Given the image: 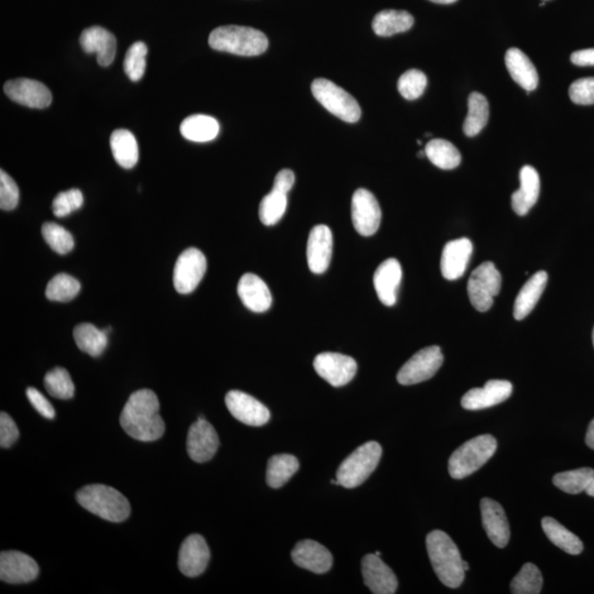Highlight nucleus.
<instances>
[{
	"label": "nucleus",
	"mask_w": 594,
	"mask_h": 594,
	"mask_svg": "<svg viewBox=\"0 0 594 594\" xmlns=\"http://www.w3.org/2000/svg\"><path fill=\"white\" fill-rule=\"evenodd\" d=\"M159 411L160 403L155 392L145 389L132 393L122 412V428L139 442H155L165 430Z\"/></svg>",
	"instance_id": "1"
},
{
	"label": "nucleus",
	"mask_w": 594,
	"mask_h": 594,
	"mask_svg": "<svg viewBox=\"0 0 594 594\" xmlns=\"http://www.w3.org/2000/svg\"><path fill=\"white\" fill-rule=\"evenodd\" d=\"M429 557L436 574L446 587L456 589L464 581L463 560L457 545L443 530H433L426 538Z\"/></svg>",
	"instance_id": "2"
},
{
	"label": "nucleus",
	"mask_w": 594,
	"mask_h": 594,
	"mask_svg": "<svg viewBox=\"0 0 594 594\" xmlns=\"http://www.w3.org/2000/svg\"><path fill=\"white\" fill-rule=\"evenodd\" d=\"M76 499L90 513L113 523H121L131 515L129 501L112 487L86 486L76 493Z\"/></svg>",
	"instance_id": "3"
},
{
	"label": "nucleus",
	"mask_w": 594,
	"mask_h": 594,
	"mask_svg": "<svg viewBox=\"0 0 594 594\" xmlns=\"http://www.w3.org/2000/svg\"><path fill=\"white\" fill-rule=\"evenodd\" d=\"M208 42L214 50L242 56L260 55L265 54L269 47V40L265 33L257 29L241 26L215 29L210 33Z\"/></svg>",
	"instance_id": "4"
},
{
	"label": "nucleus",
	"mask_w": 594,
	"mask_h": 594,
	"mask_svg": "<svg viewBox=\"0 0 594 594\" xmlns=\"http://www.w3.org/2000/svg\"><path fill=\"white\" fill-rule=\"evenodd\" d=\"M497 448V442L492 435H481L468 440L452 454L448 462L450 476L463 479L476 472L492 458Z\"/></svg>",
	"instance_id": "5"
},
{
	"label": "nucleus",
	"mask_w": 594,
	"mask_h": 594,
	"mask_svg": "<svg viewBox=\"0 0 594 594\" xmlns=\"http://www.w3.org/2000/svg\"><path fill=\"white\" fill-rule=\"evenodd\" d=\"M381 456L382 448L377 442H368L358 447L338 468L339 486L347 488L361 486L376 471Z\"/></svg>",
	"instance_id": "6"
},
{
	"label": "nucleus",
	"mask_w": 594,
	"mask_h": 594,
	"mask_svg": "<svg viewBox=\"0 0 594 594\" xmlns=\"http://www.w3.org/2000/svg\"><path fill=\"white\" fill-rule=\"evenodd\" d=\"M311 93L320 105L346 123H357L361 109L352 96L328 80L318 79L311 84Z\"/></svg>",
	"instance_id": "7"
},
{
	"label": "nucleus",
	"mask_w": 594,
	"mask_h": 594,
	"mask_svg": "<svg viewBox=\"0 0 594 594\" xmlns=\"http://www.w3.org/2000/svg\"><path fill=\"white\" fill-rule=\"evenodd\" d=\"M502 276L495 263L487 261L472 272L468 281V295L474 309L487 311L492 308L493 299L499 295Z\"/></svg>",
	"instance_id": "8"
},
{
	"label": "nucleus",
	"mask_w": 594,
	"mask_h": 594,
	"mask_svg": "<svg viewBox=\"0 0 594 594\" xmlns=\"http://www.w3.org/2000/svg\"><path fill=\"white\" fill-rule=\"evenodd\" d=\"M444 356L438 346L421 349L397 373L402 386H413L432 378L443 366Z\"/></svg>",
	"instance_id": "9"
},
{
	"label": "nucleus",
	"mask_w": 594,
	"mask_h": 594,
	"mask_svg": "<svg viewBox=\"0 0 594 594\" xmlns=\"http://www.w3.org/2000/svg\"><path fill=\"white\" fill-rule=\"evenodd\" d=\"M206 270L208 260L199 249L190 248L182 252L174 267L175 290L181 294L191 293L202 281Z\"/></svg>",
	"instance_id": "10"
},
{
	"label": "nucleus",
	"mask_w": 594,
	"mask_h": 594,
	"mask_svg": "<svg viewBox=\"0 0 594 594\" xmlns=\"http://www.w3.org/2000/svg\"><path fill=\"white\" fill-rule=\"evenodd\" d=\"M352 217L354 229L361 236L370 237L380 227L382 213L376 196L365 189L354 191L352 200Z\"/></svg>",
	"instance_id": "11"
},
{
	"label": "nucleus",
	"mask_w": 594,
	"mask_h": 594,
	"mask_svg": "<svg viewBox=\"0 0 594 594\" xmlns=\"http://www.w3.org/2000/svg\"><path fill=\"white\" fill-rule=\"evenodd\" d=\"M314 369L330 386L340 387L352 380L356 376L358 365L353 358L344 354L323 352L314 359Z\"/></svg>",
	"instance_id": "12"
},
{
	"label": "nucleus",
	"mask_w": 594,
	"mask_h": 594,
	"mask_svg": "<svg viewBox=\"0 0 594 594\" xmlns=\"http://www.w3.org/2000/svg\"><path fill=\"white\" fill-rule=\"evenodd\" d=\"M230 414L241 423L249 426H263L271 419L270 411L265 405L242 391H230L225 397Z\"/></svg>",
	"instance_id": "13"
},
{
	"label": "nucleus",
	"mask_w": 594,
	"mask_h": 594,
	"mask_svg": "<svg viewBox=\"0 0 594 594\" xmlns=\"http://www.w3.org/2000/svg\"><path fill=\"white\" fill-rule=\"evenodd\" d=\"M9 98L23 106L43 109L49 107L52 94L40 81L29 79H17L7 81L4 86Z\"/></svg>",
	"instance_id": "14"
},
{
	"label": "nucleus",
	"mask_w": 594,
	"mask_h": 594,
	"mask_svg": "<svg viewBox=\"0 0 594 594\" xmlns=\"http://www.w3.org/2000/svg\"><path fill=\"white\" fill-rule=\"evenodd\" d=\"M188 454L195 462H209L216 454L219 438L216 430L204 418L191 426L188 434Z\"/></svg>",
	"instance_id": "15"
},
{
	"label": "nucleus",
	"mask_w": 594,
	"mask_h": 594,
	"mask_svg": "<svg viewBox=\"0 0 594 594\" xmlns=\"http://www.w3.org/2000/svg\"><path fill=\"white\" fill-rule=\"evenodd\" d=\"M39 566L30 556L21 552H3L0 555V579L2 581L21 584L35 581Z\"/></svg>",
	"instance_id": "16"
},
{
	"label": "nucleus",
	"mask_w": 594,
	"mask_h": 594,
	"mask_svg": "<svg viewBox=\"0 0 594 594\" xmlns=\"http://www.w3.org/2000/svg\"><path fill=\"white\" fill-rule=\"evenodd\" d=\"M210 552L203 536H189L181 546L179 569L186 577L200 576L208 566Z\"/></svg>",
	"instance_id": "17"
},
{
	"label": "nucleus",
	"mask_w": 594,
	"mask_h": 594,
	"mask_svg": "<svg viewBox=\"0 0 594 594\" xmlns=\"http://www.w3.org/2000/svg\"><path fill=\"white\" fill-rule=\"evenodd\" d=\"M513 386L509 381L491 380L483 387L472 389L463 395L462 405L464 410L479 411L488 409L509 399Z\"/></svg>",
	"instance_id": "18"
},
{
	"label": "nucleus",
	"mask_w": 594,
	"mask_h": 594,
	"mask_svg": "<svg viewBox=\"0 0 594 594\" xmlns=\"http://www.w3.org/2000/svg\"><path fill=\"white\" fill-rule=\"evenodd\" d=\"M363 581L375 594H393L396 592L397 579L393 570L383 563L380 556L366 555L361 563Z\"/></svg>",
	"instance_id": "19"
},
{
	"label": "nucleus",
	"mask_w": 594,
	"mask_h": 594,
	"mask_svg": "<svg viewBox=\"0 0 594 594\" xmlns=\"http://www.w3.org/2000/svg\"><path fill=\"white\" fill-rule=\"evenodd\" d=\"M482 525L488 539L499 548H505L510 541L511 530L509 521L500 503L495 500H481Z\"/></svg>",
	"instance_id": "20"
},
{
	"label": "nucleus",
	"mask_w": 594,
	"mask_h": 594,
	"mask_svg": "<svg viewBox=\"0 0 594 594\" xmlns=\"http://www.w3.org/2000/svg\"><path fill=\"white\" fill-rule=\"evenodd\" d=\"M292 559L296 566L322 574L333 567V556L325 546L318 541L305 539L295 545L292 550Z\"/></svg>",
	"instance_id": "21"
},
{
	"label": "nucleus",
	"mask_w": 594,
	"mask_h": 594,
	"mask_svg": "<svg viewBox=\"0 0 594 594\" xmlns=\"http://www.w3.org/2000/svg\"><path fill=\"white\" fill-rule=\"evenodd\" d=\"M333 256V233L326 225L311 229L308 242V262L310 270L322 275L328 269Z\"/></svg>",
	"instance_id": "22"
},
{
	"label": "nucleus",
	"mask_w": 594,
	"mask_h": 594,
	"mask_svg": "<svg viewBox=\"0 0 594 594\" xmlns=\"http://www.w3.org/2000/svg\"><path fill=\"white\" fill-rule=\"evenodd\" d=\"M473 252V244L467 238H460L446 243L440 269L446 280L460 279L466 272Z\"/></svg>",
	"instance_id": "23"
},
{
	"label": "nucleus",
	"mask_w": 594,
	"mask_h": 594,
	"mask_svg": "<svg viewBox=\"0 0 594 594\" xmlns=\"http://www.w3.org/2000/svg\"><path fill=\"white\" fill-rule=\"evenodd\" d=\"M80 42L86 54L98 55V62L100 66H109L116 56V38L106 29L102 27H92L85 29L81 32Z\"/></svg>",
	"instance_id": "24"
},
{
	"label": "nucleus",
	"mask_w": 594,
	"mask_h": 594,
	"mask_svg": "<svg viewBox=\"0 0 594 594\" xmlns=\"http://www.w3.org/2000/svg\"><path fill=\"white\" fill-rule=\"evenodd\" d=\"M402 276H403V272L396 259H387L378 267L375 276H373V284H375L378 300L382 304L395 305Z\"/></svg>",
	"instance_id": "25"
},
{
	"label": "nucleus",
	"mask_w": 594,
	"mask_h": 594,
	"mask_svg": "<svg viewBox=\"0 0 594 594\" xmlns=\"http://www.w3.org/2000/svg\"><path fill=\"white\" fill-rule=\"evenodd\" d=\"M238 295L244 306L255 313H265L271 308L272 295L265 281L252 273H246L238 284Z\"/></svg>",
	"instance_id": "26"
},
{
	"label": "nucleus",
	"mask_w": 594,
	"mask_h": 594,
	"mask_svg": "<svg viewBox=\"0 0 594 594\" xmlns=\"http://www.w3.org/2000/svg\"><path fill=\"white\" fill-rule=\"evenodd\" d=\"M521 188L512 194V208L519 216H525L538 203L540 180L533 166L525 165L520 172Z\"/></svg>",
	"instance_id": "27"
},
{
	"label": "nucleus",
	"mask_w": 594,
	"mask_h": 594,
	"mask_svg": "<svg viewBox=\"0 0 594 594\" xmlns=\"http://www.w3.org/2000/svg\"><path fill=\"white\" fill-rule=\"evenodd\" d=\"M505 64L512 79L526 92H533L538 89V71L523 51L517 49V47H511L505 55Z\"/></svg>",
	"instance_id": "28"
},
{
	"label": "nucleus",
	"mask_w": 594,
	"mask_h": 594,
	"mask_svg": "<svg viewBox=\"0 0 594 594\" xmlns=\"http://www.w3.org/2000/svg\"><path fill=\"white\" fill-rule=\"evenodd\" d=\"M547 281L548 276L545 271H539L531 276L530 280H527L515 300V319H524L530 314V311L539 303L541 294L544 293Z\"/></svg>",
	"instance_id": "29"
},
{
	"label": "nucleus",
	"mask_w": 594,
	"mask_h": 594,
	"mask_svg": "<svg viewBox=\"0 0 594 594\" xmlns=\"http://www.w3.org/2000/svg\"><path fill=\"white\" fill-rule=\"evenodd\" d=\"M115 160L123 169H132L139 160L138 142L135 136L126 129H117L110 137Z\"/></svg>",
	"instance_id": "30"
},
{
	"label": "nucleus",
	"mask_w": 594,
	"mask_h": 594,
	"mask_svg": "<svg viewBox=\"0 0 594 594\" xmlns=\"http://www.w3.org/2000/svg\"><path fill=\"white\" fill-rule=\"evenodd\" d=\"M180 132L182 136L190 141L208 142L218 136L219 123L216 119L208 115H194L184 119Z\"/></svg>",
	"instance_id": "31"
},
{
	"label": "nucleus",
	"mask_w": 594,
	"mask_h": 594,
	"mask_svg": "<svg viewBox=\"0 0 594 594\" xmlns=\"http://www.w3.org/2000/svg\"><path fill=\"white\" fill-rule=\"evenodd\" d=\"M414 25V18L403 11H383L376 14L372 28L378 37H391L396 33L410 30Z\"/></svg>",
	"instance_id": "32"
},
{
	"label": "nucleus",
	"mask_w": 594,
	"mask_h": 594,
	"mask_svg": "<svg viewBox=\"0 0 594 594\" xmlns=\"http://www.w3.org/2000/svg\"><path fill=\"white\" fill-rule=\"evenodd\" d=\"M541 526L547 538L555 546L563 549L564 553L570 555H579L582 553L583 544L577 535L568 530L566 527L553 519V517H544L541 520Z\"/></svg>",
	"instance_id": "33"
},
{
	"label": "nucleus",
	"mask_w": 594,
	"mask_h": 594,
	"mask_svg": "<svg viewBox=\"0 0 594 594\" xmlns=\"http://www.w3.org/2000/svg\"><path fill=\"white\" fill-rule=\"evenodd\" d=\"M73 336L80 351L92 357H99L108 344V335L89 323L76 326Z\"/></svg>",
	"instance_id": "34"
},
{
	"label": "nucleus",
	"mask_w": 594,
	"mask_h": 594,
	"mask_svg": "<svg viewBox=\"0 0 594 594\" xmlns=\"http://www.w3.org/2000/svg\"><path fill=\"white\" fill-rule=\"evenodd\" d=\"M490 115L486 96L474 92L468 98V115L463 123V132L468 137L479 135L487 126Z\"/></svg>",
	"instance_id": "35"
},
{
	"label": "nucleus",
	"mask_w": 594,
	"mask_h": 594,
	"mask_svg": "<svg viewBox=\"0 0 594 594\" xmlns=\"http://www.w3.org/2000/svg\"><path fill=\"white\" fill-rule=\"evenodd\" d=\"M299 460L292 454H276L267 462V485L273 488L284 487L299 471Z\"/></svg>",
	"instance_id": "36"
},
{
	"label": "nucleus",
	"mask_w": 594,
	"mask_h": 594,
	"mask_svg": "<svg viewBox=\"0 0 594 594\" xmlns=\"http://www.w3.org/2000/svg\"><path fill=\"white\" fill-rule=\"evenodd\" d=\"M426 157L442 170H454L462 163V155L452 142L433 139L425 147Z\"/></svg>",
	"instance_id": "37"
},
{
	"label": "nucleus",
	"mask_w": 594,
	"mask_h": 594,
	"mask_svg": "<svg viewBox=\"0 0 594 594\" xmlns=\"http://www.w3.org/2000/svg\"><path fill=\"white\" fill-rule=\"evenodd\" d=\"M594 479V469L581 468L577 471H564L556 474L554 485L569 495H578L587 490Z\"/></svg>",
	"instance_id": "38"
},
{
	"label": "nucleus",
	"mask_w": 594,
	"mask_h": 594,
	"mask_svg": "<svg viewBox=\"0 0 594 594\" xmlns=\"http://www.w3.org/2000/svg\"><path fill=\"white\" fill-rule=\"evenodd\" d=\"M287 194L281 193L279 191L272 190L269 194L265 196L259 208V216L263 225L273 226L279 223L286 212Z\"/></svg>",
	"instance_id": "39"
},
{
	"label": "nucleus",
	"mask_w": 594,
	"mask_h": 594,
	"mask_svg": "<svg viewBox=\"0 0 594 594\" xmlns=\"http://www.w3.org/2000/svg\"><path fill=\"white\" fill-rule=\"evenodd\" d=\"M543 576L534 564L527 563L511 582V592L514 594H539L543 589Z\"/></svg>",
	"instance_id": "40"
},
{
	"label": "nucleus",
	"mask_w": 594,
	"mask_h": 594,
	"mask_svg": "<svg viewBox=\"0 0 594 594\" xmlns=\"http://www.w3.org/2000/svg\"><path fill=\"white\" fill-rule=\"evenodd\" d=\"M81 284L75 277L60 273L47 286V300L55 301H70L80 293Z\"/></svg>",
	"instance_id": "41"
},
{
	"label": "nucleus",
	"mask_w": 594,
	"mask_h": 594,
	"mask_svg": "<svg viewBox=\"0 0 594 594\" xmlns=\"http://www.w3.org/2000/svg\"><path fill=\"white\" fill-rule=\"evenodd\" d=\"M46 390L56 399L69 400L74 396L75 386L70 373L64 368H55L45 378Z\"/></svg>",
	"instance_id": "42"
},
{
	"label": "nucleus",
	"mask_w": 594,
	"mask_h": 594,
	"mask_svg": "<svg viewBox=\"0 0 594 594\" xmlns=\"http://www.w3.org/2000/svg\"><path fill=\"white\" fill-rule=\"evenodd\" d=\"M42 236L51 247L52 250L59 255L73 250L74 239L71 233L60 225L55 223H47L42 226Z\"/></svg>",
	"instance_id": "43"
},
{
	"label": "nucleus",
	"mask_w": 594,
	"mask_h": 594,
	"mask_svg": "<svg viewBox=\"0 0 594 594\" xmlns=\"http://www.w3.org/2000/svg\"><path fill=\"white\" fill-rule=\"evenodd\" d=\"M148 55V47L146 43L141 41L133 43L129 47L126 57H124L123 68L128 75V78L132 81H140L145 75Z\"/></svg>",
	"instance_id": "44"
},
{
	"label": "nucleus",
	"mask_w": 594,
	"mask_h": 594,
	"mask_svg": "<svg viewBox=\"0 0 594 594\" xmlns=\"http://www.w3.org/2000/svg\"><path fill=\"white\" fill-rule=\"evenodd\" d=\"M428 86V78L420 70H410L405 72L397 81V89L407 100H415L424 94Z\"/></svg>",
	"instance_id": "45"
},
{
	"label": "nucleus",
	"mask_w": 594,
	"mask_h": 594,
	"mask_svg": "<svg viewBox=\"0 0 594 594\" xmlns=\"http://www.w3.org/2000/svg\"><path fill=\"white\" fill-rule=\"evenodd\" d=\"M84 198L81 191L78 189H72L66 191H61L52 204V209L56 217H66L71 213L75 212L83 206Z\"/></svg>",
	"instance_id": "46"
},
{
	"label": "nucleus",
	"mask_w": 594,
	"mask_h": 594,
	"mask_svg": "<svg viewBox=\"0 0 594 594\" xmlns=\"http://www.w3.org/2000/svg\"><path fill=\"white\" fill-rule=\"evenodd\" d=\"M19 203V189L16 182L4 170L0 171V208L13 210Z\"/></svg>",
	"instance_id": "47"
},
{
	"label": "nucleus",
	"mask_w": 594,
	"mask_h": 594,
	"mask_svg": "<svg viewBox=\"0 0 594 594\" xmlns=\"http://www.w3.org/2000/svg\"><path fill=\"white\" fill-rule=\"evenodd\" d=\"M569 98L577 105L594 104V78L581 79L570 85Z\"/></svg>",
	"instance_id": "48"
},
{
	"label": "nucleus",
	"mask_w": 594,
	"mask_h": 594,
	"mask_svg": "<svg viewBox=\"0 0 594 594\" xmlns=\"http://www.w3.org/2000/svg\"><path fill=\"white\" fill-rule=\"evenodd\" d=\"M19 429L14 420L7 413L0 414V446L9 448L17 442Z\"/></svg>",
	"instance_id": "49"
},
{
	"label": "nucleus",
	"mask_w": 594,
	"mask_h": 594,
	"mask_svg": "<svg viewBox=\"0 0 594 594\" xmlns=\"http://www.w3.org/2000/svg\"><path fill=\"white\" fill-rule=\"evenodd\" d=\"M26 393L28 400L30 401L31 405L35 407L38 413L47 420H54L55 418L54 406H52L49 400L40 391H38L35 387H28Z\"/></svg>",
	"instance_id": "50"
},
{
	"label": "nucleus",
	"mask_w": 594,
	"mask_h": 594,
	"mask_svg": "<svg viewBox=\"0 0 594 594\" xmlns=\"http://www.w3.org/2000/svg\"><path fill=\"white\" fill-rule=\"evenodd\" d=\"M295 183V175L291 170H282L276 174L272 190L279 191L281 193L287 194L293 188Z\"/></svg>",
	"instance_id": "51"
},
{
	"label": "nucleus",
	"mask_w": 594,
	"mask_h": 594,
	"mask_svg": "<svg viewBox=\"0 0 594 594\" xmlns=\"http://www.w3.org/2000/svg\"><path fill=\"white\" fill-rule=\"evenodd\" d=\"M570 60H572L574 65L592 66L594 65V49L573 52Z\"/></svg>",
	"instance_id": "52"
},
{
	"label": "nucleus",
	"mask_w": 594,
	"mask_h": 594,
	"mask_svg": "<svg viewBox=\"0 0 594 594\" xmlns=\"http://www.w3.org/2000/svg\"><path fill=\"white\" fill-rule=\"evenodd\" d=\"M586 443L588 447H590L594 450V420H592L590 425H589L588 432L586 435Z\"/></svg>",
	"instance_id": "53"
},
{
	"label": "nucleus",
	"mask_w": 594,
	"mask_h": 594,
	"mask_svg": "<svg viewBox=\"0 0 594 594\" xmlns=\"http://www.w3.org/2000/svg\"><path fill=\"white\" fill-rule=\"evenodd\" d=\"M429 2H433L436 4H449L456 3L457 0H429Z\"/></svg>",
	"instance_id": "54"
},
{
	"label": "nucleus",
	"mask_w": 594,
	"mask_h": 594,
	"mask_svg": "<svg viewBox=\"0 0 594 594\" xmlns=\"http://www.w3.org/2000/svg\"><path fill=\"white\" fill-rule=\"evenodd\" d=\"M586 492H587L588 496H590L594 497V479H593L592 482L590 483V485H589V487L587 488Z\"/></svg>",
	"instance_id": "55"
},
{
	"label": "nucleus",
	"mask_w": 594,
	"mask_h": 594,
	"mask_svg": "<svg viewBox=\"0 0 594 594\" xmlns=\"http://www.w3.org/2000/svg\"><path fill=\"white\" fill-rule=\"evenodd\" d=\"M418 156H419V157H426L425 148H424V150L420 151V152L418 153Z\"/></svg>",
	"instance_id": "56"
},
{
	"label": "nucleus",
	"mask_w": 594,
	"mask_h": 594,
	"mask_svg": "<svg viewBox=\"0 0 594 594\" xmlns=\"http://www.w3.org/2000/svg\"><path fill=\"white\" fill-rule=\"evenodd\" d=\"M462 566H463L464 572H468V570H469V564H468V563H467V562H463Z\"/></svg>",
	"instance_id": "57"
},
{
	"label": "nucleus",
	"mask_w": 594,
	"mask_h": 594,
	"mask_svg": "<svg viewBox=\"0 0 594 594\" xmlns=\"http://www.w3.org/2000/svg\"><path fill=\"white\" fill-rule=\"evenodd\" d=\"M592 340H593V346H594V328H593V334H592Z\"/></svg>",
	"instance_id": "58"
},
{
	"label": "nucleus",
	"mask_w": 594,
	"mask_h": 594,
	"mask_svg": "<svg viewBox=\"0 0 594 594\" xmlns=\"http://www.w3.org/2000/svg\"><path fill=\"white\" fill-rule=\"evenodd\" d=\"M376 555H378V556H380V555H381V553H380V552H377V553H376Z\"/></svg>",
	"instance_id": "59"
}]
</instances>
